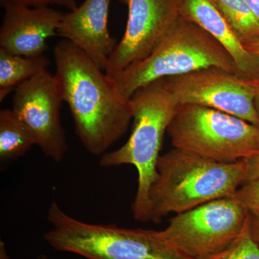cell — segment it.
<instances>
[{
    "label": "cell",
    "instance_id": "1",
    "mask_svg": "<svg viewBox=\"0 0 259 259\" xmlns=\"http://www.w3.org/2000/svg\"><path fill=\"white\" fill-rule=\"evenodd\" d=\"M54 74L85 149L102 156L125 134L133 112L113 79L82 50L62 39L54 49Z\"/></svg>",
    "mask_w": 259,
    "mask_h": 259
},
{
    "label": "cell",
    "instance_id": "2",
    "mask_svg": "<svg viewBox=\"0 0 259 259\" xmlns=\"http://www.w3.org/2000/svg\"><path fill=\"white\" fill-rule=\"evenodd\" d=\"M245 160L222 163L175 148L161 155L149 194L150 221L231 197L245 182Z\"/></svg>",
    "mask_w": 259,
    "mask_h": 259
},
{
    "label": "cell",
    "instance_id": "3",
    "mask_svg": "<svg viewBox=\"0 0 259 259\" xmlns=\"http://www.w3.org/2000/svg\"><path fill=\"white\" fill-rule=\"evenodd\" d=\"M134 127L128 140L115 151L101 156L105 168L132 165L138 172V188L132 204L135 220L150 222L149 194L163 136L180 105L167 88L165 79L149 83L130 98Z\"/></svg>",
    "mask_w": 259,
    "mask_h": 259
},
{
    "label": "cell",
    "instance_id": "4",
    "mask_svg": "<svg viewBox=\"0 0 259 259\" xmlns=\"http://www.w3.org/2000/svg\"><path fill=\"white\" fill-rule=\"evenodd\" d=\"M51 228L44 235L53 249L87 259H190L165 239L161 231L95 224L75 218L51 202Z\"/></svg>",
    "mask_w": 259,
    "mask_h": 259
},
{
    "label": "cell",
    "instance_id": "5",
    "mask_svg": "<svg viewBox=\"0 0 259 259\" xmlns=\"http://www.w3.org/2000/svg\"><path fill=\"white\" fill-rule=\"evenodd\" d=\"M208 68L241 75L231 56L214 37L180 17L149 55L112 79L119 95L129 100L137 90L153 81Z\"/></svg>",
    "mask_w": 259,
    "mask_h": 259
},
{
    "label": "cell",
    "instance_id": "6",
    "mask_svg": "<svg viewBox=\"0 0 259 259\" xmlns=\"http://www.w3.org/2000/svg\"><path fill=\"white\" fill-rule=\"evenodd\" d=\"M174 148L222 163L259 153V127L236 116L195 105H180L167 129Z\"/></svg>",
    "mask_w": 259,
    "mask_h": 259
},
{
    "label": "cell",
    "instance_id": "7",
    "mask_svg": "<svg viewBox=\"0 0 259 259\" xmlns=\"http://www.w3.org/2000/svg\"><path fill=\"white\" fill-rule=\"evenodd\" d=\"M249 210L233 197L214 199L177 214L162 234L190 259H199L224 249L247 226Z\"/></svg>",
    "mask_w": 259,
    "mask_h": 259
},
{
    "label": "cell",
    "instance_id": "8",
    "mask_svg": "<svg viewBox=\"0 0 259 259\" xmlns=\"http://www.w3.org/2000/svg\"><path fill=\"white\" fill-rule=\"evenodd\" d=\"M164 79L179 105L209 107L259 127L256 107L259 80L218 68L199 70Z\"/></svg>",
    "mask_w": 259,
    "mask_h": 259
},
{
    "label": "cell",
    "instance_id": "9",
    "mask_svg": "<svg viewBox=\"0 0 259 259\" xmlns=\"http://www.w3.org/2000/svg\"><path fill=\"white\" fill-rule=\"evenodd\" d=\"M64 102L54 74L47 71L19 85L13 97V108L31 133L46 157L61 163L68 150L61 120Z\"/></svg>",
    "mask_w": 259,
    "mask_h": 259
},
{
    "label": "cell",
    "instance_id": "10",
    "mask_svg": "<svg viewBox=\"0 0 259 259\" xmlns=\"http://www.w3.org/2000/svg\"><path fill=\"white\" fill-rule=\"evenodd\" d=\"M127 8L125 32L105 67L114 78L151 54L180 17L182 0H120Z\"/></svg>",
    "mask_w": 259,
    "mask_h": 259
},
{
    "label": "cell",
    "instance_id": "11",
    "mask_svg": "<svg viewBox=\"0 0 259 259\" xmlns=\"http://www.w3.org/2000/svg\"><path fill=\"white\" fill-rule=\"evenodd\" d=\"M3 4L0 49L26 57L44 55L47 40L57 35L64 13L50 6L28 7L10 2Z\"/></svg>",
    "mask_w": 259,
    "mask_h": 259
},
{
    "label": "cell",
    "instance_id": "12",
    "mask_svg": "<svg viewBox=\"0 0 259 259\" xmlns=\"http://www.w3.org/2000/svg\"><path fill=\"white\" fill-rule=\"evenodd\" d=\"M112 0H85L72 11L64 13L57 35L69 40L105 71L117 42L108 28Z\"/></svg>",
    "mask_w": 259,
    "mask_h": 259
},
{
    "label": "cell",
    "instance_id": "13",
    "mask_svg": "<svg viewBox=\"0 0 259 259\" xmlns=\"http://www.w3.org/2000/svg\"><path fill=\"white\" fill-rule=\"evenodd\" d=\"M180 17L214 37L231 56L241 75L259 80V59L245 49L210 0H182Z\"/></svg>",
    "mask_w": 259,
    "mask_h": 259
},
{
    "label": "cell",
    "instance_id": "14",
    "mask_svg": "<svg viewBox=\"0 0 259 259\" xmlns=\"http://www.w3.org/2000/svg\"><path fill=\"white\" fill-rule=\"evenodd\" d=\"M50 65L45 55L26 57L0 49V102L19 85L47 71Z\"/></svg>",
    "mask_w": 259,
    "mask_h": 259
},
{
    "label": "cell",
    "instance_id": "15",
    "mask_svg": "<svg viewBox=\"0 0 259 259\" xmlns=\"http://www.w3.org/2000/svg\"><path fill=\"white\" fill-rule=\"evenodd\" d=\"M35 146L30 131L13 110H0V160L13 161Z\"/></svg>",
    "mask_w": 259,
    "mask_h": 259
},
{
    "label": "cell",
    "instance_id": "16",
    "mask_svg": "<svg viewBox=\"0 0 259 259\" xmlns=\"http://www.w3.org/2000/svg\"><path fill=\"white\" fill-rule=\"evenodd\" d=\"M244 45L259 40V21L245 0H210Z\"/></svg>",
    "mask_w": 259,
    "mask_h": 259
},
{
    "label": "cell",
    "instance_id": "17",
    "mask_svg": "<svg viewBox=\"0 0 259 259\" xmlns=\"http://www.w3.org/2000/svg\"><path fill=\"white\" fill-rule=\"evenodd\" d=\"M199 259H259V246L250 236L248 221L241 235L228 247Z\"/></svg>",
    "mask_w": 259,
    "mask_h": 259
},
{
    "label": "cell",
    "instance_id": "18",
    "mask_svg": "<svg viewBox=\"0 0 259 259\" xmlns=\"http://www.w3.org/2000/svg\"><path fill=\"white\" fill-rule=\"evenodd\" d=\"M231 197L249 211L259 210V179L245 182Z\"/></svg>",
    "mask_w": 259,
    "mask_h": 259
},
{
    "label": "cell",
    "instance_id": "19",
    "mask_svg": "<svg viewBox=\"0 0 259 259\" xmlns=\"http://www.w3.org/2000/svg\"><path fill=\"white\" fill-rule=\"evenodd\" d=\"M10 2V3H18L26 5L28 7L50 6L58 5L63 7L69 11H72L78 7L76 0H2V3Z\"/></svg>",
    "mask_w": 259,
    "mask_h": 259
},
{
    "label": "cell",
    "instance_id": "20",
    "mask_svg": "<svg viewBox=\"0 0 259 259\" xmlns=\"http://www.w3.org/2000/svg\"><path fill=\"white\" fill-rule=\"evenodd\" d=\"M247 173L245 182L259 179V153L253 157L245 160Z\"/></svg>",
    "mask_w": 259,
    "mask_h": 259
},
{
    "label": "cell",
    "instance_id": "21",
    "mask_svg": "<svg viewBox=\"0 0 259 259\" xmlns=\"http://www.w3.org/2000/svg\"><path fill=\"white\" fill-rule=\"evenodd\" d=\"M248 228L250 236L259 246V210L249 211Z\"/></svg>",
    "mask_w": 259,
    "mask_h": 259
},
{
    "label": "cell",
    "instance_id": "22",
    "mask_svg": "<svg viewBox=\"0 0 259 259\" xmlns=\"http://www.w3.org/2000/svg\"><path fill=\"white\" fill-rule=\"evenodd\" d=\"M259 21V0H245Z\"/></svg>",
    "mask_w": 259,
    "mask_h": 259
},
{
    "label": "cell",
    "instance_id": "23",
    "mask_svg": "<svg viewBox=\"0 0 259 259\" xmlns=\"http://www.w3.org/2000/svg\"><path fill=\"white\" fill-rule=\"evenodd\" d=\"M245 49L259 59V40L245 46Z\"/></svg>",
    "mask_w": 259,
    "mask_h": 259
},
{
    "label": "cell",
    "instance_id": "24",
    "mask_svg": "<svg viewBox=\"0 0 259 259\" xmlns=\"http://www.w3.org/2000/svg\"><path fill=\"white\" fill-rule=\"evenodd\" d=\"M0 259H10L4 242L0 243Z\"/></svg>",
    "mask_w": 259,
    "mask_h": 259
},
{
    "label": "cell",
    "instance_id": "25",
    "mask_svg": "<svg viewBox=\"0 0 259 259\" xmlns=\"http://www.w3.org/2000/svg\"><path fill=\"white\" fill-rule=\"evenodd\" d=\"M37 259H49V258H48L47 255L46 254H40L37 257Z\"/></svg>",
    "mask_w": 259,
    "mask_h": 259
},
{
    "label": "cell",
    "instance_id": "26",
    "mask_svg": "<svg viewBox=\"0 0 259 259\" xmlns=\"http://www.w3.org/2000/svg\"><path fill=\"white\" fill-rule=\"evenodd\" d=\"M256 107H257V110H258V115H259V96L258 97V98H257L256 100Z\"/></svg>",
    "mask_w": 259,
    "mask_h": 259
}]
</instances>
